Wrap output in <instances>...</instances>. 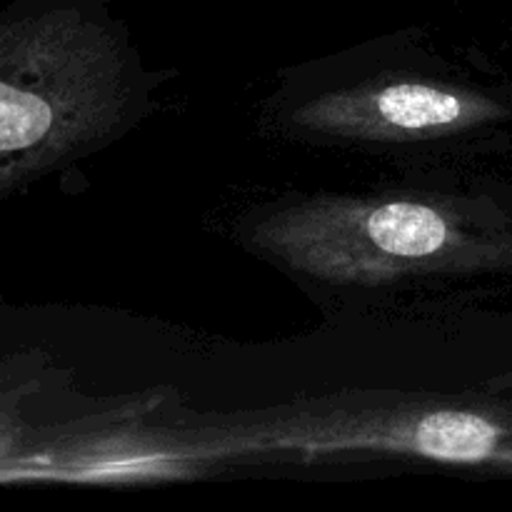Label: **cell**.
Wrapping results in <instances>:
<instances>
[{"label": "cell", "mask_w": 512, "mask_h": 512, "mask_svg": "<svg viewBox=\"0 0 512 512\" xmlns=\"http://www.w3.org/2000/svg\"><path fill=\"white\" fill-rule=\"evenodd\" d=\"M293 268L333 280H388L512 260V238H485L433 205L325 200L275 215L255 233Z\"/></svg>", "instance_id": "1"}, {"label": "cell", "mask_w": 512, "mask_h": 512, "mask_svg": "<svg viewBox=\"0 0 512 512\" xmlns=\"http://www.w3.org/2000/svg\"><path fill=\"white\" fill-rule=\"evenodd\" d=\"M110 38L65 15L45 73L0 78V155L48 158L98 135L123 108L120 60Z\"/></svg>", "instance_id": "2"}, {"label": "cell", "mask_w": 512, "mask_h": 512, "mask_svg": "<svg viewBox=\"0 0 512 512\" xmlns=\"http://www.w3.org/2000/svg\"><path fill=\"white\" fill-rule=\"evenodd\" d=\"M503 115L493 100L425 83H390L328 95L298 118L325 133L360 138L453 133Z\"/></svg>", "instance_id": "3"}, {"label": "cell", "mask_w": 512, "mask_h": 512, "mask_svg": "<svg viewBox=\"0 0 512 512\" xmlns=\"http://www.w3.org/2000/svg\"><path fill=\"white\" fill-rule=\"evenodd\" d=\"M500 430L470 413H438L418 425L420 453L448 460H483L495 450Z\"/></svg>", "instance_id": "4"}]
</instances>
